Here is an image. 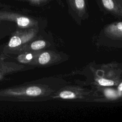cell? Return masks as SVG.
Here are the masks:
<instances>
[{
    "label": "cell",
    "mask_w": 122,
    "mask_h": 122,
    "mask_svg": "<svg viewBox=\"0 0 122 122\" xmlns=\"http://www.w3.org/2000/svg\"><path fill=\"white\" fill-rule=\"evenodd\" d=\"M118 91H119L120 93H121V92H122V82H121L120 83L119 85L118 86Z\"/></svg>",
    "instance_id": "obj_13"
},
{
    "label": "cell",
    "mask_w": 122,
    "mask_h": 122,
    "mask_svg": "<svg viewBox=\"0 0 122 122\" xmlns=\"http://www.w3.org/2000/svg\"><path fill=\"white\" fill-rule=\"evenodd\" d=\"M32 58V55L31 53L27 54L25 56V59H26L27 60H28V61L30 60Z\"/></svg>",
    "instance_id": "obj_11"
},
{
    "label": "cell",
    "mask_w": 122,
    "mask_h": 122,
    "mask_svg": "<svg viewBox=\"0 0 122 122\" xmlns=\"http://www.w3.org/2000/svg\"><path fill=\"white\" fill-rule=\"evenodd\" d=\"M105 95L109 98H114L117 96V93L115 91L112 89H106L105 91Z\"/></svg>",
    "instance_id": "obj_10"
},
{
    "label": "cell",
    "mask_w": 122,
    "mask_h": 122,
    "mask_svg": "<svg viewBox=\"0 0 122 122\" xmlns=\"http://www.w3.org/2000/svg\"><path fill=\"white\" fill-rule=\"evenodd\" d=\"M50 60V55L48 52H43L41 53L39 58V62L42 65L47 63Z\"/></svg>",
    "instance_id": "obj_5"
},
{
    "label": "cell",
    "mask_w": 122,
    "mask_h": 122,
    "mask_svg": "<svg viewBox=\"0 0 122 122\" xmlns=\"http://www.w3.org/2000/svg\"><path fill=\"white\" fill-rule=\"evenodd\" d=\"M59 96L64 99H73L76 97L75 94L71 91H63L61 92Z\"/></svg>",
    "instance_id": "obj_8"
},
{
    "label": "cell",
    "mask_w": 122,
    "mask_h": 122,
    "mask_svg": "<svg viewBox=\"0 0 122 122\" xmlns=\"http://www.w3.org/2000/svg\"><path fill=\"white\" fill-rule=\"evenodd\" d=\"M98 83L100 85L104 86H113L115 83L112 80L106 79L104 78H100L98 80Z\"/></svg>",
    "instance_id": "obj_9"
},
{
    "label": "cell",
    "mask_w": 122,
    "mask_h": 122,
    "mask_svg": "<svg viewBox=\"0 0 122 122\" xmlns=\"http://www.w3.org/2000/svg\"><path fill=\"white\" fill-rule=\"evenodd\" d=\"M42 92L41 90L37 86H31L26 90V93L29 96L40 95Z\"/></svg>",
    "instance_id": "obj_4"
},
{
    "label": "cell",
    "mask_w": 122,
    "mask_h": 122,
    "mask_svg": "<svg viewBox=\"0 0 122 122\" xmlns=\"http://www.w3.org/2000/svg\"><path fill=\"white\" fill-rule=\"evenodd\" d=\"M69 2L72 8L79 13L83 12L85 9L84 0H69Z\"/></svg>",
    "instance_id": "obj_2"
},
{
    "label": "cell",
    "mask_w": 122,
    "mask_h": 122,
    "mask_svg": "<svg viewBox=\"0 0 122 122\" xmlns=\"http://www.w3.org/2000/svg\"><path fill=\"white\" fill-rule=\"evenodd\" d=\"M28 0L30 1L31 2H41L45 1L46 0Z\"/></svg>",
    "instance_id": "obj_12"
},
{
    "label": "cell",
    "mask_w": 122,
    "mask_h": 122,
    "mask_svg": "<svg viewBox=\"0 0 122 122\" xmlns=\"http://www.w3.org/2000/svg\"><path fill=\"white\" fill-rule=\"evenodd\" d=\"M103 6L108 10L115 11L117 9L116 3L114 0H102Z\"/></svg>",
    "instance_id": "obj_3"
},
{
    "label": "cell",
    "mask_w": 122,
    "mask_h": 122,
    "mask_svg": "<svg viewBox=\"0 0 122 122\" xmlns=\"http://www.w3.org/2000/svg\"><path fill=\"white\" fill-rule=\"evenodd\" d=\"M0 20H11L16 22L18 25L20 27L28 26L31 22L29 18L19 16L13 13L7 11H0Z\"/></svg>",
    "instance_id": "obj_1"
},
{
    "label": "cell",
    "mask_w": 122,
    "mask_h": 122,
    "mask_svg": "<svg viewBox=\"0 0 122 122\" xmlns=\"http://www.w3.org/2000/svg\"><path fill=\"white\" fill-rule=\"evenodd\" d=\"M21 43V41L20 38L17 36H13L10 40L9 43V46L10 47L13 48L19 46Z\"/></svg>",
    "instance_id": "obj_7"
},
{
    "label": "cell",
    "mask_w": 122,
    "mask_h": 122,
    "mask_svg": "<svg viewBox=\"0 0 122 122\" xmlns=\"http://www.w3.org/2000/svg\"><path fill=\"white\" fill-rule=\"evenodd\" d=\"M46 45L45 41L39 40L32 42L31 44V48L34 50H38L43 48Z\"/></svg>",
    "instance_id": "obj_6"
}]
</instances>
